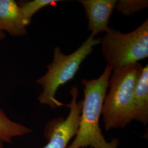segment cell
I'll use <instances>...</instances> for the list:
<instances>
[{
    "instance_id": "6da1fadb",
    "label": "cell",
    "mask_w": 148,
    "mask_h": 148,
    "mask_svg": "<svg viewBox=\"0 0 148 148\" xmlns=\"http://www.w3.org/2000/svg\"><path fill=\"white\" fill-rule=\"evenodd\" d=\"M112 72L106 65L103 74L97 79L81 80L84 86V99L79 128L73 142L66 148H117L120 140L113 138L107 142L99 126L104 99Z\"/></svg>"
},
{
    "instance_id": "7a4b0ae2",
    "label": "cell",
    "mask_w": 148,
    "mask_h": 148,
    "mask_svg": "<svg viewBox=\"0 0 148 148\" xmlns=\"http://www.w3.org/2000/svg\"><path fill=\"white\" fill-rule=\"evenodd\" d=\"M143 69L136 63L112 71L101 112L106 131L125 128L134 120L133 96Z\"/></svg>"
},
{
    "instance_id": "3957f363",
    "label": "cell",
    "mask_w": 148,
    "mask_h": 148,
    "mask_svg": "<svg viewBox=\"0 0 148 148\" xmlns=\"http://www.w3.org/2000/svg\"><path fill=\"white\" fill-rule=\"evenodd\" d=\"M100 38H95L90 35L79 47L70 54L63 53L59 47H55L53 60L47 65V71L36 81L42 87V91L38 97L40 104L49 106L53 109L64 106L56 98L57 91L60 86L74 79L81 64L92 52L93 47L100 44Z\"/></svg>"
},
{
    "instance_id": "277c9868",
    "label": "cell",
    "mask_w": 148,
    "mask_h": 148,
    "mask_svg": "<svg viewBox=\"0 0 148 148\" xmlns=\"http://www.w3.org/2000/svg\"><path fill=\"white\" fill-rule=\"evenodd\" d=\"M100 44L104 59L112 71L147 58L148 19L128 33L109 27Z\"/></svg>"
},
{
    "instance_id": "5b68a950",
    "label": "cell",
    "mask_w": 148,
    "mask_h": 148,
    "mask_svg": "<svg viewBox=\"0 0 148 148\" xmlns=\"http://www.w3.org/2000/svg\"><path fill=\"white\" fill-rule=\"evenodd\" d=\"M69 92L71 101L69 104H64L70 109L69 115L66 119L60 117L48 122L43 131L48 143L43 148H66L70 140L77 133L83 100L77 101L79 90L76 85L72 86ZM0 148H3L2 143H0Z\"/></svg>"
},
{
    "instance_id": "8992f818",
    "label": "cell",
    "mask_w": 148,
    "mask_h": 148,
    "mask_svg": "<svg viewBox=\"0 0 148 148\" xmlns=\"http://www.w3.org/2000/svg\"><path fill=\"white\" fill-rule=\"evenodd\" d=\"M116 0H81L79 3L84 7L88 19V30L95 37L108 29V23Z\"/></svg>"
},
{
    "instance_id": "52a82bcc",
    "label": "cell",
    "mask_w": 148,
    "mask_h": 148,
    "mask_svg": "<svg viewBox=\"0 0 148 148\" xmlns=\"http://www.w3.org/2000/svg\"><path fill=\"white\" fill-rule=\"evenodd\" d=\"M29 25L20 5L14 0H0V30L11 36H21L27 34Z\"/></svg>"
},
{
    "instance_id": "ba28073f",
    "label": "cell",
    "mask_w": 148,
    "mask_h": 148,
    "mask_svg": "<svg viewBox=\"0 0 148 148\" xmlns=\"http://www.w3.org/2000/svg\"><path fill=\"white\" fill-rule=\"evenodd\" d=\"M134 120L147 126L148 123V65L143 67L142 73L136 86L133 96Z\"/></svg>"
},
{
    "instance_id": "9c48e42d",
    "label": "cell",
    "mask_w": 148,
    "mask_h": 148,
    "mask_svg": "<svg viewBox=\"0 0 148 148\" xmlns=\"http://www.w3.org/2000/svg\"><path fill=\"white\" fill-rule=\"evenodd\" d=\"M32 132V129L11 120L0 108V143H12L13 138L23 136Z\"/></svg>"
},
{
    "instance_id": "30bf717a",
    "label": "cell",
    "mask_w": 148,
    "mask_h": 148,
    "mask_svg": "<svg viewBox=\"0 0 148 148\" xmlns=\"http://www.w3.org/2000/svg\"><path fill=\"white\" fill-rule=\"evenodd\" d=\"M59 2L57 0H32L23 2L19 5L25 21L29 25L32 16L38 11L48 5H56Z\"/></svg>"
},
{
    "instance_id": "8fae6325",
    "label": "cell",
    "mask_w": 148,
    "mask_h": 148,
    "mask_svg": "<svg viewBox=\"0 0 148 148\" xmlns=\"http://www.w3.org/2000/svg\"><path fill=\"white\" fill-rule=\"evenodd\" d=\"M148 6V0H120L117 1L115 8L123 16H131Z\"/></svg>"
},
{
    "instance_id": "7c38bea8",
    "label": "cell",
    "mask_w": 148,
    "mask_h": 148,
    "mask_svg": "<svg viewBox=\"0 0 148 148\" xmlns=\"http://www.w3.org/2000/svg\"><path fill=\"white\" fill-rule=\"evenodd\" d=\"M5 36H6V34L5 33L3 32H1L0 30V41L3 40L5 38Z\"/></svg>"
}]
</instances>
